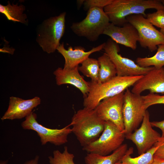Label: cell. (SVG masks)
Segmentation results:
<instances>
[{
  "label": "cell",
  "mask_w": 164,
  "mask_h": 164,
  "mask_svg": "<svg viewBox=\"0 0 164 164\" xmlns=\"http://www.w3.org/2000/svg\"><path fill=\"white\" fill-rule=\"evenodd\" d=\"M143 75L119 76L117 75L102 83L89 82L90 91L84 97V108L94 109L103 99L119 94L133 86Z\"/></svg>",
  "instance_id": "cell-1"
},
{
  "label": "cell",
  "mask_w": 164,
  "mask_h": 164,
  "mask_svg": "<svg viewBox=\"0 0 164 164\" xmlns=\"http://www.w3.org/2000/svg\"><path fill=\"white\" fill-rule=\"evenodd\" d=\"M104 122L94 109L84 108L74 114L69 125L72 126V133L83 147L100 137L104 130Z\"/></svg>",
  "instance_id": "cell-2"
},
{
  "label": "cell",
  "mask_w": 164,
  "mask_h": 164,
  "mask_svg": "<svg viewBox=\"0 0 164 164\" xmlns=\"http://www.w3.org/2000/svg\"><path fill=\"white\" fill-rule=\"evenodd\" d=\"M149 9L164 10V6L160 0H113L104 10L110 23L122 26L128 22L127 17L135 14L145 17V11Z\"/></svg>",
  "instance_id": "cell-3"
},
{
  "label": "cell",
  "mask_w": 164,
  "mask_h": 164,
  "mask_svg": "<svg viewBox=\"0 0 164 164\" xmlns=\"http://www.w3.org/2000/svg\"><path fill=\"white\" fill-rule=\"evenodd\" d=\"M66 12L51 17L40 25L36 41L43 50L48 53H54L60 45L65 32Z\"/></svg>",
  "instance_id": "cell-4"
},
{
  "label": "cell",
  "mask_w": 164,
  "mask_h": 164,
  "mask_svg": "<svg viewBox=\"0 0 164 164\" xmlns=\"http://www.w3.org/2000/svg\"><path fill=\"white\" fill-rule=\"evenodd\" d=\"M104 9L94 8L87 11L86 17L82 21L72 23L70 29L77 36L88 40H97L110 23Z\"/></svg>",
  "instance_id": "cell-5"
},
{
  "label": "cell",
  "mask_w": 164,
  "mask_h": 164,
  "mask_svg": "<svg viewBox=\"0 0 164 164\" xmlns=\"http://www.w3.org/2000/svg\"><path fill=\"white\" fill-rule=\"evenodd\" d=\"M125 136V130L121 131L111 121H105L104 130L100 137L83 147L82 149L88 153L107 155L122 145Z\"/></svg>",
  "instance_id": "cell-6"
},
{
  "label": "cell",
  "mask_w": 164,
  "mask_h": 164,
  "mask_svg": "<svg viewBox=\"0 0 164 164\" xmlns=\"http://www.w3.org/2000/svg\"><path fill=\"white\" fill-rule=\"evenodd\" d=\"M146 110L142 96L128 88L124 94L123 116L126 135L135 130L142 122Z\"/></svg>",
  "instance_id": "cell-7"
},
{
  "label": "cell",
  "mask_w": 164,
  "mask_h": 164,
  "mask_svg": "<svg viewBox=\"0 0 164 164\" xmlns=\"http://www.w3.org/2000/svg\"><path fill=\"white\" fill-rule=\"evenodd\" d=\"M128 22L137 31L139 42L142 48L152 52L157 50L158 46L164 45V35L157 29L145 17L141 14L129 15L126 17Z\"/></svg>",
  "instance_id": "cell-8"
},
{
  "label": "cell",
  "mask_w": 164,
  "mask_h": 164,
  "mask_svg": "<svg viewBox=\"0 0 164 164\" xmlns=\"http://www.w3.org/2000/svg\"><path fill=\"white\" fill-rule=\"evenodd\" d=\"M36 118V114L32 112L25 117L21 125L23 129L36 131L42 145L49 142L56 146H60L67 142L68 136L72 133L69 125L61 129H51L39 123Z\"/></svg>",
  "instance_id": "cell-9"
},
{
  "label": "cell",
  "mask_w": 164,
  "mask_h": 164,
  "mask_svg": "<svg viewBox=\"0 0 164 164\" xmlns=\"http://www.w3.org/2000/svg\"><path fill=\"white\" fill-rule=\"evenodd\" d=\"M103 49L114 64L118 76L143 75L154 68L141 67L131 59L122 56L119 53L120 48L118 44L111 38L105 42Z\"/></svg>",
  "instance_id": "cell-10"
},
{
  "label": "cell",
  "mask_w": 164,
  "mask_h": 164,
  "mask_svg": "<svg viewBox=\"0 0 164 164\" xmlns=\"http://www.w3.org/2000/svg\"><path fill=\"white\" fill-rule=\"evenodd\" d=\"M152 127L149 112L146 110L140 127L133 132L126 135L125 138L136 145L139 155L150 149L161 138V135Z\"/></svg>",
  "instance_id": "cell-11"
},
{
  "label": "cell",
  "mask_w": 164,
  "mask_h": 164,
  "mask_svg": "<svg viewBox=\"0 0 164 164\" xmlns=\"http://www.w3.org/2000/svg\"><path fill=\"white\" fill-rule=\"evenodd\" d=\"M124 92L102 100L94 109L99 117L104 121H109L121 131H124L123 108Z\"/></svg>",
  "instance_id": "cell-12"
},
{
  "label": "cell",
  "mask_w": 164,
  "mask_h": 164,
  "mask_svg": "<svg viewBox=\"0 0 164 164\" xmlns=\"http://www.w3.org/2000/svg\"><path fill=\"white\" fill-rule=\"evenodd\" d=\"M103 34L110 37L118 44H120L133 50H135L138 42L137 30L132 24L127 22L122 26H116L110 23Z\"/></svg>",
  "instance_id": "cell-13"
},
{
  "label": "cell",
  "mask_w": 164,
  "mask_h": 164,
  "mask_svg": "<svg viewBox=\"0 0 164 164\" xmlns=\"http://www.w3.org/2000/svg\"><path fill=\"white\" fill-rule=\"evenodd\" d=\"M151 93L164 94V68H154L143 75L133 85L131 91L135 94H140L145 90Z\"/></svg>",
  "instance_id": "cell-14"
},
{
  "label": "cell",
  "mask_w": 164,
  "mask_h": 164,
  "mask_svg": "<svg viewBox=\"0 0 164 164\" xmlns=\"http://www.w3.org/2000/svg\"><path fill=\"white\" fill-rule=\"evenodd\" d=\"M41 102L40 98L37 96L28 100L11 97L8 109L1 120H13L26 117L32 112L34 108L40 104Z\"/></svg>",
  "instance_id": "cell-15"
},
{
  "label": "cell",
  "mask_w": 164,
  "mask_h": 164,
  "mask_svg": "<svg viewBox=\"0 0 164 164\" xmlns=\"http://www.w3.org/2000/svg\"><path fill=\"white\" fill-rule=\"evenodd\" d=\"M105 43L93 47L88 51H85V48L81 46H76L74 49L70 46L66 49L63 43L60 44L56 50L65 59L64 69H68L78 66L84 60L89 57L92 53L100 51L103 49Z\"/></svg>",
  "instance_id": "cell-16"
},
{
  "label": "cell",
  "mask_w": 164,
  "mask_h": 164,
  "mask_svg": "<svg viewBox=\"0 0 164 164\" xmlns=\"http://www.w3.org/2000/svg\"><path fill=\"white\" fill-rule=\"evenodd\" d=\"M58 85L69 84L79 89L85 97L89 93V82L85 80L79 72L78 66L70 69L58 67L53 72Z\"/></svg>",
  "instance_id": "cell-17"
},
{
  "label": "cell",
  "mask_w": 164,
  "mask_h": 164,
  "mask_svg": "<svg viewBox=\"0 0 164 164\" xmlns=\"http://www.w3.org/2000/svg\"><path fill=\"white\" fill-rule=\"evenodd\" d=\"M127 144L122 145L110 155H101L87 153L84 158L86 164H115L123 156L127 150Z\"/></svg>",
  "instance_id": "cell-18"
},
{
  "label": "cell",
  "mask_w": 164,
  "mask_h": 164,
  "mask_svg": "<svg viewBox=\"0 0 164 164\" xmlns=\"http://www.w3.org/2000/svg\"><path fill=\"white\" fill-rule=\"evenodd\" d=\"M25 10V6L22 4H11L8 1L6 5L0 4V12L3 14L9 20L26 24L28 21L26 15L24 13Z\"/></svg>",
  "instance_id": "cell-19"
},
{
  "label": "cell",
  "mask_w": 164,
  "mask_h": 164,
  "mask_svg": "<svg viewBox=\"0 0 164 164\" xmlns=\"http://www.w3.org/2000/svg\"><path fill=\"white\" fill-rule=\"evenodd\" d=\"M159 146L154 145L146 152L135 157H132L134 149L131 147L127 149L120 160L115 164H151L154 155Z\"/></svg>",
  "instance_id": "cell-20"
},
{
  "label": "cell",
  "mask_w": 164,
  "mask_h": 164,
  "mask_svg": "<svg viewBox=\"0 0 164 164\" xmlns=\"http://www.w3.org/2000/svg\"><path fill=\"white\" fill-rule=\"evenodd\" d=\"M100 64L99 78L97 83L107 82L117 75L115 67L108 56L105 53L98 58Z\"/></svg>",
  "instance_id": "cell-21"
},
{
  "label": "cell",
  "mask_w": 164,
  "mask_h": 164,
  "mask_svg": "<svg viewBox=\"0 0 164 164\" xmlns=\"http://www.w3.org/2000/svg\"><path fill=\"white\" fill-rule=\"evenodd\" d=\"M156 53L151 57H138L136 63L140 66L146 67L153 66L155 68L159 69L164 66V45L158 46Z\"/></svg>",
  "instance_id": "cell-22"
},
{
  "label": "cell",
  "mask_w": 164,
  "mask_h": 164,
  "mask_svg": "<svg viewBox=\"0 0 164 164\" xmlns=\"http://www.w3.org/2000/svg\"><path fill=\"white\" fill-rule=\"evenodd\" d=\"M78 66L79 71L84 75L91 78V81L98 82L100 64L98 60L88 57Z\"/></svg>",
  "instance_id": "cell-23"
},
{
  "label": "cell",
  "mask_w": 164,
  "mask_h": 164,
  "mask_svg": "<svg viewBox=\"0 0 164 164\" xmlns=\"http://www.w3.org/2000/svg\"><path fill=\"white\" fill-rule=\"evenodd\" d=\"M53 155V156L48 157L50 164H75L73 161L74 155L69 152L66 146L64 147L62 152L58 150H54Z\"/></svg>",
  "instance_id": "cell-24"
},
{
  "label": "cell",
  "mask_w": 164,
  "mask_h": 164,
  "mask_svg": "<svg viewBox=\"0 0 164 164\" xmlns=\"http://www.w3.org/2000/svg\"><path fill=\"white\" fill-rule=\"evenodd\" d=\"M146 18L148 21L160 29L164 28V10H156L154 12L146 15Z\"/></svg>",
  "instance_id": "cell-25"
},
{
  "label": "cell",
  "mask_w": 164,
  "mask_h": 164,
  "mask_svg": "<svg viewBox=\"0 0 164 164\" xmlns=\"http://www.w3.org/2000/svg\"><path fill=\"white\" fill-rule=\"evenodd\" d=\"M144 101L145 108L147 109L149 107L158 104H164V95H160L154 93H151L142 96Z\"/></svg>",
  "instance_id": "cell-26"
},
{
  "label": "cell",
  "mask_w": 164,
  "mask_h": 164,
  "mask_svg": "<svg viewBox=\"0 0 164 164\" xmlns=\"http://www.w3.org/2000/svg\"><path fill=\"white\" fill-rule=\"evenodd\" d=\"M113 0H85L83 4L84 8L87 11L94 8L104 9Z\"/></svg>",
  "instance_id": "cell-27"
},
{
  "label": "cell",
  "mask_w": 164,
  "mask_h": 164,
  "mask_svg": "<svg viewBox=\"0 0 164 164\" xmlns=\"http://www.w3.org/2000/svg\"><path fill=\"white\" fill-rule=\"evenodd\" d=\"M155 145H157L159 147L154 155V158L164 159V138L160 139Z\"/></svg>",
  "instance_id": "cell-28"
},
{
  "label": "cell",
  "mask_w": 164,
  "mask_h": 164,
  "mask_svg": "<svg viewBox=\"0 0 164 164\" xmlns=\"http://www.w3.org/2000/svg\"><path fill=\"white\" fill-rule=\"evenodd\" d=\"M152 127L159 128L162 131L161 138H164V120L160 121H154L151 122Z\"/></svg>",
  "instance_id": "cell-29"
},
{
  "label": "cell",
  "mask_w": 164,
  "mask_h": 164,
  "mask_svg": "<svg viewBox=\"0 0 164 164\" xmlns=\"http://www.w3.org/2000/svg\"><path fill=\"white\" fill-rule=\"evenodd\" d=\"M39 156L37 155L34 159L27 161L24 164H39Z\"/></svg>",
  "instance_id": "cell-30"
},
{
  "label": "cell",
  "mask_w": 164,
  "mask_h": 164,
  "mask_svg": "<svg viewBox=\"0 0 164 164\" xmlns=\"http://www.w3.org/2000/svg\"><path fill=\"white\" fill-rule=\"evenodd\" d=\"M151 164H164V159L154 158Z\"/></svg>",
  "instance_id": "cell-31"
},
{
  "label": "cell",
  "mask_w": 164,
  "mask_h": 164,
  "mask_svg": "<svg viewBox=\"0 0 164 164\" xmlns=\"http://www.w3.org/2000/svg\"><path fill=\"white\" fill-rule=\"evenodd\" d=\"M85 0H78L77 1L78 7L80 8L81 6L83 5L84 2Z\"/></svg>",
  "instance_id": "cell-32"
},
{
  "label": "cell",
  "mask_w": 164,
  "mask_h": 164,
  "mask_svg": "<svg viewBox=\"0 0 164 164\" xmlns=\"http://www.w3.org/2000/svg\"><path fill=\"white\" fill-rule=\"evenodd\" d=\"M8 161L6 160H0V164H7L8 162Z\"/></svg>",
  "instance_id": "cell-33"
},
{
  "label": "cell",
  "mask_w": 164,
  "mask_h": 164,
  "mask_svg": "<svg viewBox=\"0 0 164 164\" xmlns=\"http://www.w3.org/2000/svg\"><path fill=\"white\" fill-rule=\"evenodd\" d=\"M160 31L164 35V28L160 29Z\"/></svg>",
  "instance_id": "cell-34"
},
{
  "label": "cell",
  "mask_w": 164,
  "mask_h": 164,
  "mask_svg": "<svg viewBox=\"0 0 164 164\" xmlns=\"http://www.w3.org/2000/svg\"><path fill=\"white\" fill-rule=\"evenodd\" d=\"M160 1L163 5L164 6V0H160Z\"/></svg>",
  "instance_id": "cell-35"
}]
</instances>
